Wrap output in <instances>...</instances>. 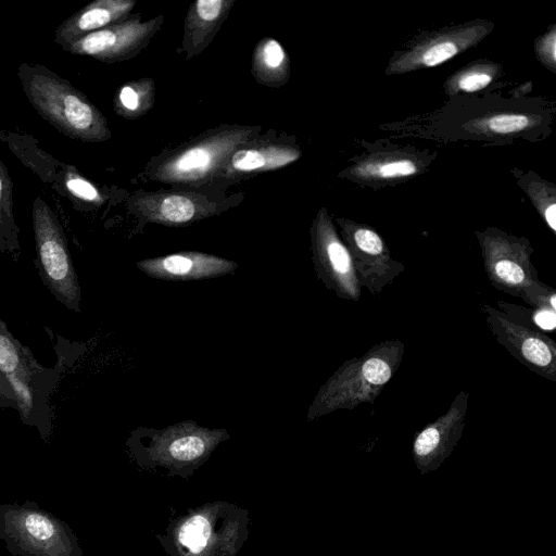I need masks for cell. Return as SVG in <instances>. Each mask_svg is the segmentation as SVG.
<instances>
[{
    "instance_id": "1",
    "label": "cell",
    "mask_w": 556,
    "mask_h": 556,
    "mask_svg": "<svg viewBox=\"0 0 556 556\" xmlns=\"http://www.w3.org/2000/svg\"><path fill=\"white\" fill-rule=\"evenodd\" d=\"M262 126L222 124L162 151L139 177L182 189H208L231 153L262 134Z\"/></svg>"
},
{
    "instance_id": "2",
    "label": "cell",
    "mask_w": 556,
    "mask_h": 556,
    "mask_svg": "<svg viewBox=\"0 0 556 556\" xmlns=\"http://www.w3.org/2000/svg\"><path fill=\"white\" fill-rule=\"evenodd\" d=\"M229 438L227 429L186 419L161 429L138 427L126 440V448L139 469L188 480Z\"/></svg>"
},
{
    "instance_id": "3",
    "label": "cell",
    "mask_w": 556,
    "mask_h": 556,
    "mask_svg": "<svg viewBox=\"0 0 556 556\" xmlns=\"http://www.w3.org/2000/svg\"><path fill=\"white\" fill-rule=\"evenodd\" d=\"M249 533L248 509L215 501L178 515L156 540L167 556H237Z\"/></svg>"
},
{
    "instance_id": "4",
    "label": "cell",
    "mask_w": 556,
    "mask_h": 556,
    "mask_svg": "<svg viewBox=\"0 0 556 556\" xmlns=\"http://www.w3.org/2000/svg\"><path fill=\"white\" fill-rule=\"evenodd\" d=\"M17 76L31 106L61 134L84 142L112 138L103 113L53 71L39 64L22 63Z\"/></svg>"
},
{
    "instance_id": "5",
    "label": "cell",
    "mask_w": 556,
    "mask_h": 556,
    "mask_svg": "<svg viewBox=\"0 0 556 556\" xmlns=\"http://www.w3.org/2000/svg\"><path fill=\"white\" fill-rule=\"evenodd\" d=\"M404 352L401 340L389 339L376 343L362 356L346 359L320 386L306 419L313 421L339 409L372 404L400 369Z\"/></svg>"
},
{
    "instance_id": "6",
    "label": "cell",
    "mask_w": 556,
    "mask_h": 556,
    "mask_svg": "<svg viewBox=\"0 0 556 556\" xmlns=\"http://www.w3.org/2000/svg\"><path fill=\"white\" fill-rule=\"evenodd\" d=\"M0 370L18 400L22 422L48 442L53 431L50 399L61 377L59 367L42 366L31 351L9 331L0 316Z\"/></svg>"
},
{
    "instance_id": "7",
    "label": "cell",
    "mask_w": 556,
    "mask_h": 556,
    "mask_svg": "<svg viewBox=\"0 0 556 556\" xmlns=\"http://www.w3.org/2000/svg\"><path fill=\"white\" fill-rule=\"evenodd\" d=\"M0 540L13 556H83L73 529L29 500L0 504Z\"/></svg>"
},
{
    "instance_id": "8",
    "label": "cell",
    "mask_w": 556,
    "mask_h": 556,
    "mask_svg": "<svg viewBox=\"0 0 556 556\" xmlns=\"http://www.w3.org/2000/svg\"><path fill=\"white\" fill-rule=\"evenodd\" d=\"M243 198V193L208 189L138 190L128 195L126 207L141 226L151 223L182 227L220 215L238 206Z\"/></svg>"
},
{
    "instance_id": "9",
    "label": "cell",
    "mask_w": 556,
    "mask_h": 556,
    "mask_svg": "<svg viewBox=\"0 0 556 556\" xmlns=\"http://www.w3.org/2000/svg\"><path fill=\"white\" fill-rule=\"evenodd\" d=\"M33 227L36 268L56 301L66 308L80 312L81 289L63 228L40 195L33 202Z\"/></svg>"
},
{
    "instance_id": "10",
    "label": "cell",
    "mask_w": 556,
    "mask_h": 556,
    "mask_svg": "<svg viewBox=\"0 0 556 556\" xmlns=\"http://www.w3.org/2000/svg\"><path fill=\"white\" fill-rule=\"evenodd\" d=\"M477 238L485 276L494 289L519 298L526 287L539 281V274L531 261L533 249L529 240L497 229L477 232Z\"/></svg>"
},
{
    "instance_id": "11",
    "label": "cell",
    "mask_w": 556,
    "mask_h": 556,
    "mask_svg": "<svg viewBox=\"0 0 556 556\" xmlns=\"http://www.w3.org/2000/svg\"><path fill=\"white\" fill-rule=\"evenodd\" d=\"M312 261L317 278L339 299L358 302L362 294L351 254L321 207L311 228Z\"/></svg>"
},
{
    "instance_id": "12",
    "label": "cell",
    "mask_w": 556,
    "mask_h": 556,
    "mask_svg": "<svg viewBox=\"0 0 556 556\" xmlns=\"http://www.w3.org/2000/svg\"><path fill=\"white\" fill-rule=\"evenodd\" d=\"M301 155V148L293 138L269 130L238 147L210 189L224 191L255 175L283 168L296 162Z\"/></svg>"
},
{
    "instance_id": "13",
    "label": "cell",
    "mask_w": 556,
    "mask_h": 556,
    "mask_svg": "<svg viewBox=\"0 0 556 556\" xmlns=\"http://www.w3.org/2000/svg\"><path fill=\"white\" fill-rule=\"evenodd\" d=\"M164 16L147 21L139 13L80 38L64 51L93 58L104 63H116L138 55L161 29Z\"/></svg>"
},
{
    "instance_id": "14",
    "label": "cell",
    "mask_w": 556,
    "mask_h": 556,
    "mask_svg": "<svg viewBox=\"0 0 556 556\" xmlns=\"http://www.w3.org/2000/svg\"><path fill=\"white\" fill-rule=\"evenodd\" d=\"M338 224L361 288L377 295L404 273L405 266L392 257L374 229L345 219H338Z\"/></svg>"
},
{
    "instance_id": "15",
    "label": "cell",
    "mask_w": 556,
    "mask_h": 556,
    "mask_svg": "<svg viewBox=\"0 0 556 556\" xmlns=\"http://www.w3.org/2000/svg\"><path fill=\"white\" fill-rule=\"evenodd\" d=\"M482 309L493 337L515 359L536 375L556 381V342L549 336L511 320L489 304Z\"/></svg>"
},
{
    "instance_id": "16",
    "label": "cell",
    "mask_w": 556,
    "mask_h": 556,
    "mask_svg": "<svg viewBox=\"0 0 556 556\" xmlns=\"http://www.w3.org/2000/svg\"><path fill=\"white\" fill-rule=\"evenodd\" d=\"M469 393L460 391L447 410L416 432L412 455L421 475L437 470L459 442L468 412Z\"/></svg>"
},
{
    "instance_id": "17",
    "label": "cell",
    "mask_w": 556,
    "mask_h": 556,
    "mask_svg": "<svg viewBox=\"0 0 556 556\" xmlns=\"http://www.w3.org/2000/svg\"><path fill=\"white\" fill-rule=\"evenodd\" d=\"M136 266L154 279L188 282L232 274L238 268V263L211 253L180 251L140 260Z\"/></svg>"
},
{
    "instance_id": "18",
    "label": "cell",
    "mask_w": 556,
    "mask_h": 556,
    "mask_svg": "<svg viewBox=\"0 0 556 556\" xmlns=\"http://www.w3.org/2000/svg\"><path fill=\"white\" fill-rule=\"evenodd\" d=\"M484 34V27L467 25L435 35L401 54L388 72L394 74L437 66L477 43Z\"/></svg>"
},
{
    "instance_id": "19",
    "label": "cell",
    "mask_w": 556,
    "mask_h": 556,
    "mask_svg": "<svg viewBox=\"0 0 556 556\" xmlns=\"http://www.w3.org/2000/svg\"><path fill=\"white\" fill-rule=\"evenodd\" d=\"M135 5V0L92 1L58 26L54 41L65 50L86 35L126 20Z\"/></svg>"
},
{
    "instance_id": "20",
    "label": "cell",
    "mask_w": 556,
    "mask_h": 556,
    "mask_svg": "<svg viewBox=\"0 0 556 556\" xmlns=\"http://www.w3.org/2000/svg\"><path fill=\"white\" fill-rule=\"evenodd\" d=\"M236 0H197L187 11L180 51L187 60L202 53L213 41Z\"/></svg>"
},
{
    "instance_id": "21",
    "label": "cell",
    "mask_w": 556,
    "mask_h": 556,
    "mask_svg": "<svg viewBox=\"0 0 556 556\" xmlns=\"http://www.w3.org/2000/svg\"><path fill=\"white\" fill-rule=\"evenodd\" d=\"M251 73L258 84L269 88H280L289 81L290 58L277 39L264 37L255 45Z\"/></svg>"
},
{
    "instance_id": "22",
    "label": "cell",
    "mask_w": 556,
    "mask_h": 556,
    "mask_svg": "<svg viewBox=\"0 0 556 556\" xmlns=\"http://www.w3.org/2000/svg\"><path fill=\"white\" fill-rule=\"evenodd\" d=\"M155 101V83L150 77L132 79L122 85L113 98L114 112L129 121L149 113Z\"/></svg>"
},
{
    "instance_id": "23",
    "label": "cell",
    "mask_w": 556,
    "mask_h": 556,
    "mask_svg": "<svg viewBox=\"0 0 556 556\" xmlns=\"http://www.w3.org/2000/svg\"><path fill=\"white\" fill-rule=\"evenodd\" d=\"M13 182L0 159V254L17 262L21 256L20 228L13 214Z\"/></svg>"
},
{
    "instance_id": "24",
    "label": "cell",
    "mask_w": 556,
    "mask_h": 556,
    "mask_svg": "<svg viewBox=\"0 0 556 556\" xmlns=\"http://www.w3.org/2000/svg\"><path fill=\"white\" fill-rule=\"evenodd\" d=\"M62 184L68 197L80 205L96 208L106 201L103 192L73 166L66 167Z\"/></svg>"
},
{
    "instance_id": "25",
    "label": "cell",
    "mask_w": 556,
    "mask_h": 556,
    "mask_svg": "<svg viewBox=\"0 0 556 556\" xmlns=\"http://www.w3.org/2000/svg\"><path fill=\"white\" fill-rule=\"evenodd\" d=\"M355 172L361 177L387 180L412 176L417 166L409 159L392 157L364 163Z\"/></svg>"
},
{
    "instance_id": "26",
    "label": "cell",
    "mask_w": 556,
    "mask_h": 556,
    "mask_svg": "<svg viewBox=\"0 0 556 556\" xmlns=\"http://www.w3.org/2000/svg\"><path fill=\"white\" fill-rule=\"evenodd\" d=\"M494 64H475L456 73L447 83L453 92H475L486 87L495 75Z\"/></svg>"
},
{
    "instance_id": "27",
    "label": "cell",
    "mask_w": 556,
    "mask_h": 556,
    "mask_svg": "<svg viewBox=\"0 0 556 556\" xmlns=\"http://www.w3.org/2000/svg\"><path fill=\"white\" fill-rule=\"evenodd\" d=\"M531 125L532 119L528 115L518 113L495 114L479 122L481 130L497 135L521 131Z\"/></svg>"
},
{
    "instance_id": "28",
    "label": "cell",
    "mask_w": 556,
    "mask_h": 556,
    "mask_svg": "<svg viewBox=\"0 0 556 556\" xmlns=\"http://www.w3.org/2000/svg\"><path fill=\"white\" fill-rule=\"evenodd\" d=\"M519 298L534 309L556 311V290L540 280L526 287L520 292Z\"/></svg>"
},
{
    "instance_id": "29",
    "label": "cell",
    "mask_w": 556,
    "mask_h": 556,
    "mask_svg": "<svg viewBox=\"0 0 556 556\" xmlns=\"http://www.w3.org/2000/svg\"><path fill=\"white\" fill-rule=\"evenodd\" d=\"M536 54L541 62L546 66L555 68L556 61V34L553 27L547 34L539 39L536 43Z\"/></svg>"
},
{
    "instance_id": "30",
    "label": "cell",
    "mask_w": 556,
    "mask_h": 556,
    "mask_svg": "<svg viewBox=\"0 0 556 556\" xmlns=\"http://www.w3.org/2000/svg\"><path fill=\"white\" fill-rule=\"evenodd\" d=\"M0 407L18 412L20 403L5 375L0 370Z\"/></svg>"
}]
</instances>
